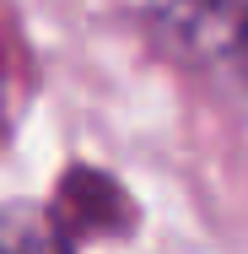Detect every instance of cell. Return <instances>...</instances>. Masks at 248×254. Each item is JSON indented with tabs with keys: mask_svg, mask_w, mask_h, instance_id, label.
Listing matches in <instances>:
<instances>
[{
	"mask_svg": "<svg viewBox=\"0 0 248 254\" xmlns=\"http://www.w3.org/2000/svg\"><path fill=\"white\" fill-rule=\"evenodd\" d=\"M146 22L178 65L248 98V0H146Z\"/></svg>",
	"mask_w": 248,
	"mask_h": 254,
	"instance_id": "1",
	"label": "cell"
},
{
	"mask_svg": "<svg viewBox=\"0 0 248 254\" xmlns=\"http://www.w3.org/2000/svg\"><path fill=\"white\" fill-rule=\"evenodd\" d=\"M0 254H76V238L59 227L49 205H5L0 211Z\"/></svg>",
	"mask_w": 248,
	"mask_h": 254,
	"instance_id": "2",
	"label": "cell"
}]
</instances>
